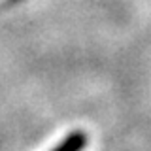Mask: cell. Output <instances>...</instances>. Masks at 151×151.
Masks as SVG:
<instances>
[{"label": "cell", "mask_w": 151, "mask_h": 151, "mask_svg": "<svg viewBox=\"0 0 151 151\" xmlns=\"http://www.w3.org/2000/svg\"><path fill=\"white\" fill-rule=\"evenodd\" d=\"M85 145H87V134L83 130H74L51 151H83Z\"/></svg>", "instance_id": "1"}]
</instances>
